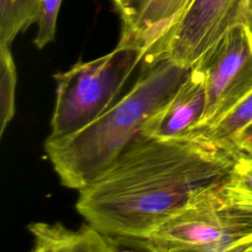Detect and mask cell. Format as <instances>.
<instances>
[{
	"mask_svg": "<svg viewBox=\"0 0 252 252\" xmlns=\"http://www.w3.org/2000/svg\"><path fill=\"white\" fill-rule=\"evenodd\" d=\"M241 156L197 133L168 140L142 135L79 190L76 209L102 232L146 238L228 175Z\"/></svg>",
	"mask_w": 252,
	"mask_h": 252,
	"instance_id": "cell-1",
	"label": "cell"
},
{
	"mask_svg": "<svg viewBox=\"0 0 252 252\" xmlns=\"http://www.w3.org/2000/svg\"><path fill=\"white\" fill-rule=\"evenodd\" d=\"M191 67L162 58L143 68L131 90L94 121L64 137H48L44 150L61 184L81 190L100 174L160 111Z\"/></svg>",
	"mask_w": 252,
	"mask_h": 252,
	"instance_id": "cell-2",
	"label": "cell"
},
{
	"mask_svg": "<svg viewBox=\"0 0 252 252\" xmlns=\"http://www.w3.org/2000/svg\"><path fill=\"white\" fill-rule=\"evenodd\" d=\"M226 176L143 238L144 249L243 252L252 241V197L230 186Z\"/></svg>",
	"mask_w": 252,
	"mask_h": 252,
	"instance_id": "cell-3",
	"label": "cell"
},
{
	"mask_svg": "<svg viewBox=\"0 0 252 252\" xmlns=\"http://www.w3.org/2000/svg\"><path fill=\"white\" fill-rule=\"evenodd\" d=\"M140 49L119 43L114 50L91 61H79L54 75L56 98L49 137H64L98 118L114 99L135 68Z\"/></svg>",
	"mask_w": 252,
	"mask_h": 252,
	"instance_id": "cell-4",
	"label": "cell"
},
{
	"mask_svg": "<svg viewBox=\"0 0 252 252\" xmlns=\"http://www.w3.org/2000/svg\"><path fill=\"white\" fill-rule=\"evenodd\" d=\"M194 65L204 74L207 97L196 131L218 123L252 93V26L232 27Z\"/></svg>",
	"mask_w": 252,
	"mask_h": 252,
	"instance_id": "cell-5",
	"label": "cell"
},
{
	"mask_svg": "<svg viewBox=\"0 0 252 252\" xmlns=\"http://www.w3.org/2000/svg\"><path fill=\"white\" fill-rule=\"evenodd\" d=\"M239 24L252 26L251 0H191L168 35L164 58L192 67Z\"/></svg>",
	"mask_w": 252,
	"mask_h": 252,
	"instance_id": "cell-6",
	"label": "cell"
},
{
	"mask_svg": "<svg viewBox=\"0 0 252 252\" xmlns=\"http://www.w3.org/2000/svg\"><path fill=\"white\" fill-rule=\"evenodd\" d=\"M204 74L193 65L178 91L146 125L143 136L160 140L183 138L199 125L206 108Z\"/></svg>",
	"mask_w": 252,
	"mask_h": 252,
	"instance_id": "cell-7",
	"label": "cell"
},
{
	"mask_svg": "<svg viewBox=\"0 0 252 252\" xmlns=\"http://www.w3.org/2000/svg\"><path fill=\"white\" fill-rule=\"evenodd\" d=\"M191 0H150L134 27L121 32L119 43L143 53V68L164 58L168 35Z\"/></svg>",
	"mask_w": 252,
	"mask_h": 252,
	"instance_id": "cell-8",
	"label": "cell"
},
{
	"mask_svg": "<svg viewBox=\"0 0 252 252\" xmlns=\"http://www.w3.org/2000/svg\"><path fill=\"white\" fill-rule=\"evenodd\" d=\"M33 235L32 252H111L131 250L129 240L102 232L84 223L78 229L60 222H34L29 225Z\"/></svg>",
	"mask_w": 252,
	"mask_h": 252,
	"instance_id": "cell-9",
	"label": "cell"
},
{
	"mask_svg": "<svg viewBox=\"0 0 252 252\" xmlns=\"http://www.w3.org/2000/svg\"><path fill=\"white\" fill-rule=\"evenodd\" d=\"M41 0H0V44L13 42L18 33L36 23Z\"/></svg>",
	"mask_w": 252,
	"mask_h": 252,
	"instance_id": "cell-10",
	"label": "cell"
},
{
	"mask_svg": "<svg viewBox=\"0 0 252 252\" xmlns=\"http://www.w3.org/2000/svg\"><path fill=\"white\" fill-rule=\"evenodd\" d=\"M250 123H252V93L218 123L192 133L200 134L223 148L238 152L233 146L234 138Z\"/></svg>",
	"mask_w": 252,
	"mask_h": 252,
	"instance_id": "cell-11",
	"label": "cell"
},
{
	"mask_svg": "<svg viewBox=\"0 0 252 252\" xmlns=\"http://www.w3.org/2000/svg\"><path fill=\"white\" fill-rule=\"evenodd\" d=\"M17 84L16 66L10 46L0 44V135L15 114V91Z\"/></svg>",
	"mask_w": 252,
	"mask_h": 252,
	"instance_id": "cell-12",
	"label": "cell"
},
{
	"mask_svg": "<svg viewBox=\"0 0 252 252\" xmlns=\"http://www.w3.org/2000/svg\"><path fill=\"white\" fill-rule=\"evenodd\" d=\"M62 0H41L36 20L37 31L33 39L34 45L42 49L46 44L54 41L56 23Z\"/></svg>",
	"mask_w": 252,
	"mask_h": 252,
	"instance_id": "cell-13",
	"label": "cell"
},
{
	"mask_svg": "<svg viewBox=\"0 0 252 252\" xmlns=\"http://www.w3.org/2000/svg\"><path fill=\"white\" fill-rule=\"evenodd\" d=\"M226 180L236 190L252 197V158L242 155L226 176Z\"/></svg>",
	"mask_w": 252,
	"mask_h": 252,
	"instance_id": "cell-14",
	"label": "cell"
},
{
	"mask_svg": "<svg viewBox=\"0 0 252 252\" xmlns=\"http://www.w3.org/2000/svg\"><path fill=\"white\" fill-rule=\"evenodd\" d=\"M122 21V32L130 31L139 20L150 0H113Z\"/></svg>",
	"mask_w": 252,
	"mask_h": 252,
	"instance_id": "cell-15",
	"label": "cell"
},
{
	"mask_svg": "<svg viewBox=\"0 0 252 252\" xmlns=\"http://www.w3.org/2000/svg\"><path fill=\"white\" fill-rule=\"evenodd\" d=\"M233 146L241 155L252 158V123L245 127L234 138Z\"/></svg>",
	"mask_w": 252,
	"mask_h": 252,
	"instance_id": "cell-16",
	"label": "cell"
},
{
	"mask_svg": "<svg viewBox=\"0 0 252 252\" xmlns=\"http://www.w3.org/2000/svg\"><path fill=\"white\" fill-rule=\"evenodd\" d=\"M243 252H252V241L246 245Z\"/></svg>",
	"mask_w": 252,
	"mask_h": 252,
	"instance_id": "cell-17",
	"label": "cell"
},
{
	"mask_svg": "<svg viewBox=\"0 0 252 252\" xmlns=\"http://www.w3.org/2000/svg\"><path fill=\"white\" fill-rule=\"evenodd\" d=\"M251 4H252V0H251Z\"/></svg>",
	"mask_w": 252,
	"mask_h": 252,
	"instance_id": "cell-18",
	"label": "cell"
}]
</instances>
